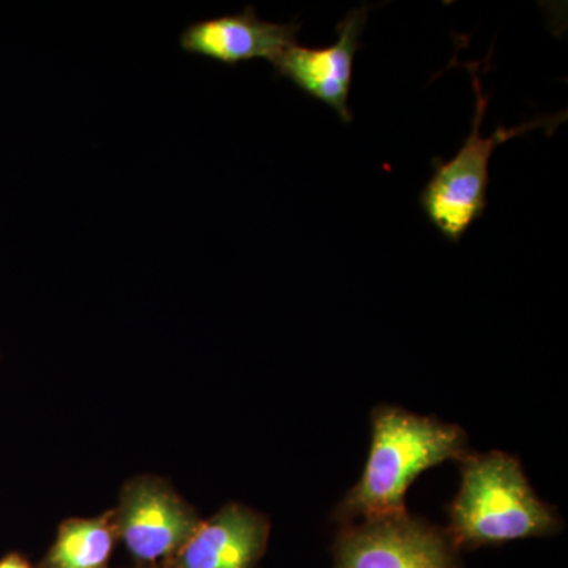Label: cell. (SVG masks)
Returning a JSON list of instances; mask_svg holds the SVG:
<instances>
[{"label":"cell","mask_w":568,"mask_h":568,"mask_svg":"<svg viewBox=\"0 0 568 568\" xmlns=\"http://www.w3.org/2000/svg\"><path fill=\"white\" fill-rule=\"evenodd\" d=\"M118 544L112 510L93 518H69L37 568H108Z\"/></svg>","instance_id":"9"},{"label":"cell","mask_w":568,"mask_h":568,"mask_svg":"<svg viewBox=\"0 0 568 568\" xmlns=\"http://www.w3.org/2000/svg\"><path fill=\"white\" fill-rule=\"evenodd\" d=\"M369 11L372 6L368 3L351 10L336 26L338 40L331 47L316 50L295 43L272 63L276 77L293 82L306 95L327 104L343 123L354 121L349 110L354 59L362 48L361 37Z\"/></svg>","instance_id":"6"},{"label":"cell","mask_w":568,"mask_h":568,"mask_svg":"<svg viewBox=\"0 0 568 568\" xmlns=\"http://www.w3.org/2000/svg\"><path fill=\"white\" fill-rule=\"evenodd\" d=\"M467 455L466 433L459 426L379 406L372 414L364 473L336 508V518L368 521L406 514L407 488L424 470L448 459L463 462Z\"/></svg>","instance_id":"1"},{"label":"cell","mask_w":568,"mask_h":568,"mask_svg":"<svg viewBox=\"0 0 568 568\" xmlns=\"http://www.w3.org/2000/svg\"><path fill=\"white\" fill-rule=\"evenodd\" d=\"M462 463V485L448 510L447 537L455 549L559 532L558 514L534 493L517 458L489 452Z\"/></svg>","instance_id":"2"},{"label":"cell","mask_w":568,"mask_h":568,"mask_svg":"<svg viewBox=\"0 0 568 568\" xmlns=\"http://www.w3.org/2000/svg\"><path fill=\"white\" fill-rule=\"evenodd\" d=\"M473 74V88L476 92V114L473 129L457 155L448 162L436 156L433 159V175L420 193V207L428 222L439 231L446 241L458 244L488 207L489 162L493 153L504 142L534 132L545 130L548 134L567 118L559 112L552 118H540L521 123L515 129L499 125L495 133L481 138L480 125L487 114L489 95L484 92L478 78V63H465Z\"/></svg>","instance_id":"3"},{"label":"cell","mask_w":568,"mask_h":568,"mask_svg":"<svg viewBox=\"0 0 568 568\" xmlns=\"http://www.w3.org/2000/svg\"><path fill=\"white\" fill-rule=\"evenodd\" d=\"M447 534L409 514L349 525L336 540V568H458Z\"/></svg>","instance_id":"5"},{"label":"cell","mask_w":568,"mask_h":568,"mask_svg":"<svg viewBox=\"0 0 568 568\" xmlns=\"http://www.w3.org/2000/svg\"><path fill=\"white\" fill-rule=\"evenodd\" d=\"M302 22L286 24L261 20L254 7L241 13L223 14L192 22L181 33V48L224 65L264 59L274 63L287 48L297 43Z\"/></svg>","instance_id":"7"},{"label":"cell","mask_w":568,"mask_h":568,"mask_svg":"<svg viewBox=\"0 0 568 568\" xmlns=\"http://www.w3.org/2000/svg\"><path fill=\"white\" fill-rule=\"evenodd\" d=\"M134 568H136V567H134Z\"/></svg>","instance_id":"11"},{"label":"cell","mask_w":568,"mask_h":568,"mask_svg":"<svg viewBox=\"0 0 568 568\" xmlns=\"http://www.w3.org/2000/svg\"><path fill=\"white\" fill-rule=\"evenodd\" d=\"M0 568H37L33 567L31 560L18 551L7 552L0 558Z\"/></svg>","instance_id":"10"},{"label":"cell","mask_w":568,"mask_h":568,"mask_svg":"<svg viewBox=\"0 0 568 568\" xmlns=\"http://www.w3.org/2000/svg\"><path fill=\"white\" fill-rule=\"evenodd\" d=\"M118 541L136 568H171L203 518L196 508L159 476L129 478L112 508Z\"/></svg>","instance_id":"4"},{"label":"cell","mask_w":568,"mask_h":568,"mask_svg":"<svg viewBox=\"0 0 568 568\" xmlns=\"http://www.w3.org/2000/svg\"><path fill=\"white\" fill-rule=\"evenodd\" d=\"M268 536L267 517L242 504H226L201 521L171 568H256Z\"/></svg>","instance_id":"8"}]
</instances>
